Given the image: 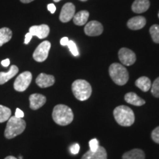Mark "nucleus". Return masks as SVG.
Wrapping results in <instances>:
<instances>
[{
    "label": "nucleus",
    "mask_w": 159,
    "mask_h": 159,
    "mask_svg": "<svg viewBox=\"0 0 159 159\" xmlns=\"http://www.w3.org/2000/svg\"><path fill=\"white\" fill-rule=\"evenodd\" d=\"M89 17V13L87 11H81L75 14L73 21L76 25L83 26L86 24Z\"/></svg>",
    "instance_id": "19"
},
{
    "label": "nucleus",
    "mask_w": 159,
    "mask_h": 159,
    "mask_svg": "<svg viewBox=\"0 0 159 159\" xmlns=\"http://www.w3.org/2000/svg\"><path fill=\"white\" fill-rule=\"evenodd\" d=\"M84 31L89 36H98L102 33L103 27L99 21H91L85 25Z\"/></svg>",
    "instance_id": "9"
},
{
    "label": "nucleus",
    "mask_w": 159,
    "mask_h": 159,
    "mask_svg": "<svg viewBox=\"0 0 159 159\" xmlns=\"http://www.w3.org/2000/svg\"><path fill=\"white\" fill-rule=\"evenodd\" d=\"M109 75L112 80L119 85L126 84L129 80V73L124 66L119 63H112L109 67Z\"/></svg>",
    "instance_id": "5"
},
{
    "label": "nucleus",
    "mask_w": 159,
    "mask_h": 159,
    "mask_svg": "<svg viewBox=\"0 0 159 159\" xmlns=\"http://www.w3.org/2000/svg\"><path fill=\"white\" fill-rule=\"evenodd\" d=\"M49 31V27L47 25H35L30 27L29 33H31L33 36H37L40 39H45L48 36Z\"/></svg>",
    "instance_id": "11"
},
{
    "label": "nucleus",
    "mask_w": 159,
    "mask_h": 159,
    "mask_svg": "<svg viewBox=\"0 0 159 159\" xmlns=\"http://www.w3.org/2000/svg\"><path fill=\"white\" fill-rule=\"evenodd\" d=\"M75 97L80 101L87 100L91 97L92 89L90 83L84 80H77L71 85Z\"/></svg>",
    "instance_id": "4"
},
{
    "label": "nucleus",
    "mask_w": 159,
    "mask_h": 159,
    "mask_svg": "<svg viewBox=\"0 0 159 159\" xmlns=\"http://www.w3.org/2000/svg\"><path fill=\"white\" fill-rule=\"evenodd\" d=\"M69 40L67 37H63L62 39H61V41H60V43H61V44L62 46H67L68 44Z\"/></svg>",
    "instance_id": "33"
},
{
    "label": "nucleus",
    "mask_w": 159,
    "mask_h": 159,
    "mask_svg": "<svg viewBox=\"0 0 159 159\" xmlns=\"http://www.w3.org/2000/svg\"><path fill=\"white\" fill-rule=\"evenodd\" d=\"M128 27L131 30H137L142 29L146 25V19L143 16H135L128 21Z\"/></svg>",
    "instance_id": "15"
},
{
    "label": "nucleus",
    "mask_w": 159,
    "mask_h": 159,
    "mask_svg": "<svg viewBox=\"0 0 159 159\" xmlns=\"http://www.w3.org/2000/svg\"><path fill=\"white\" fill-rule=\"evenodd\" d=\"M1 63L3 66L7 67L10 65V60L8 58H6L5 60H3V61L1 62Z\"/></svg>",
    "instance_id": "34"
},
{
    "label": "nucleus",
    "mask_w": 159,
    "mask_h": 159,
    "mask_svg": "<svg viewBox=\"0 0 159 159\" xmlns=\"http://www.w3.org/2000/svg\"><path fill=\"white\" fill-rule=\"evenodd\" d=\"M151 136H152V140H153L155 142L157 143V144H159V126L157 127L156 128H155L154 130H152Z\"/></svg>",
    "instance_id": "28"
},
{
    "label": "nucleus",
    "mask_w": 159,
    "mask_h": 159,
    "mask_svg": "<svg viewBox=\"0 0 159 159\" xmlns=\"http://www.w3.org/2000/svg\"><path fill=\"white\" fill-rule=\"evenodd\" d=\"M151 92L155 97L159 98V77L154 81L151 86Z\"/></svg>",
    "instance_id": "25"
},
{
    "label": "nucleus",
    "mask_w": 159,
    "mask_h": 159,
    "mask_svg": "<svg viewBox=\"0 0 159 159\" xmlns=\"http://www.w3.org/2000/svg\"><path fill=\"white\" fill-rule=\"evenodd\" d=\"M80 1H82V2H85V1H87V0H80Z\"/></svg>",
    "instance_id": "38"
},
{
    "label": "nucleus",
    "mask_w": 159,
    "mask_h": 159,
    "mask_svg": "<svg viewBox=\"0 0 159 159\" xmlns=\"http://www.w3.org/2000/svg\"><path fill=\"white\" fill-rule=\"evenodd\" d=\"M15 116L18 117V118H23V117L25 116V114H24V112L21 110V109L16 108L15 113Z\"/></svg>",
    "instance_id": "30"
},
{
    "label": "nucleus",
    "mask_w": 159,
    "mask_h": 159,
    "mask_svg": "<svg viewBox=\"0 0 159 159\" xmlns=\"http://www.w3.org/2000/svg\"><path fill=\"white\" fill-rule=\"evenodd\" d=\"M150 7L149 0H135L132 5V11L136 13H142Z\"/></svg>",
    "instance_id": "16"
},
{
    "label": "nucleus",
    "mask_w": 159,
    "mask_h": 159,
    "mask_svg": "<svg viewBox=\"0 0 159 159\" xmlns=\"http://www.w3.org/2000/svg\"><path fill=\"white\" fill-rule=\"evenodd\" d=\"M122 159H145V154L141 149H134L125 152Z\"/></svg>",
    "instance_id": "20"
},
{
    "label": "nucleus",
    "mask_w": 159,
    "mask_h": 159,
    "mask_svg": "<svg viewBox=\"0 0 159 159\" xmlns=\"http://www.w3.org/2000/svg\"><path fill=\"white\" fill-rule=\"evenodd\" d=\"M12 36H13V33L8 27L0 28V47L11 41Z\"/></svg>",
    "instance_id": "22"
},
{
    "label": "nucleus",
    "mask_w": 159,
    "mask_h": 159,
    "mask_svg": "<svg viewBox=\"0 0 159 159\" xmlns=\"http://www.w3.org/2000/svg\"><path fill=\"white\" fill-rule=\"evenodd\" d=\"M158 18H159V13H158Z\"/></svg>",
    "instance_id": "39"
},
{
    "label": "nucleus",
    "mask_w": 159,
    "mask_h": 159,
    "mask_svg": "<svg viewBox=\"0 0 159 159\" xmlns=\"http://www.w3.org/2000/svg\"><path fill=\"white\" fill-rule=\"evenodd\" d=\"M150 33L152 41L155 43H159V25H154L150 27Z\"/></svg>",
    "instance_id": "24"
},
{
    "label": "nucleus",
    "mask_w": 159,
    "mask_h": 159,
    "mask_svg": "<svg viewBox=\"0 0 159 159\" xmlns=\"http://www.w3.org/2000/svg\"><path fill=\"white\" fill-rule=\"evenodd\" d=\"M26 128V122L21 118L13 116L7 120V124L5 130L6 139H11L21 134Z\"/></svg>",
    "instance_id": "3"
},
{
    "label": "nucleus",
    "mask_w": 159,
    "mask_h": 159,
    "mask_svg": "<svg viewBox=\"0 0 159 159\" xmlns=\"http://www.w3.org/2000/svg\"><path fill=\"white\" fill-rule=\"evenodd\" d=\"M51 48V43L48 41H44L38 46L33 52V59L37 62H43L49 55V49Z\"/></svg>",
    "instance_id": "7"
},
{
    "label": "nucleus",
    "mask_w": 159,
    "mask_h": 159,
    "mask_svg": "<svg viewBox=\"0 0 159 159\" xmlns=\"http://www.w3.org/2000/svg\"><path fill=\"white\" fill-rule=\"evenodd\" d=\"M5 159H17V158H16V157H14V156H7V157H6V158H5Z\"/></svg>",
    "instance_id": "36"
},
{
    "label": "nucleus",
    "mask_w": 159,
    "mask_h": 159,
    "mask_svg": "<svg viewBox=\"0 0 159 159\" xmlns=\"http://www.w3.org/2000/svg\"><path fill=\"white\" fill-rule=\"evenodd\" d=\"M52 119L56 124L66 126L72 122L74 119V114L69 106L65 105H57L53 108Z\"/></svg>",
    "instance_id": "1"
},
{
    "label": "nucleus",
    "mask_w": 159,
    "mask_h": 159,
    "mask_svg": "<svg viewBox=\"0 0 159 159\" xmlns=\"http://www.w3.org/2000/svg\"><path fill=\"white\" fill-rule=\"evenodd\" d=\"M53 1L55 2H58L61 1V0H53Z\"/></svg>",
    "instance_id": "37"
},
{
    "label": "nucleus",
    "mask_w": 159,
    "mask_h": 159,
    "mask_svg": "<svg viewBox=\"0 0 159 159\" xmlns=\"http://www.w3.org/2000/svg\"><path fill=\"white\" fill-rule=\"evenodd\" d=\"M75 14V7L72 3H66L61 9L59 19L63 23L69 22Z\"/></svg>",
    "instance_id": "10"
},
{
    "label": "nucleus",
    "mask_w": 159,
    "mask_h": 159,
    "mask_svg": "<svg viewBox=\"0 0 159 159\" xmlns=\"http://www.w3.org/2000/svg\"><path fill=\"white\" fill-rule=\"evenodd\" d=\"M81 159H107V152L103 147L99 146L98 150L95 152L89 150L83 155Z\"/></svg>",
    "instance_id": "14"
},
{
    "label": "nucleus",
    "mask_w": 159,
    "mask_h": 159,
    "mask_svg": "<svg viewBox=\"0 0 159 159\" xmlns=\"http://www.w3.org/2000/svg\"><path fill=\"white\" fill-rule=\"evenodd\" d=\"M115 120L119 125L124 127L131 126L135 122V115L132 109L125 105L117 106L114 111Z\"/></svg>",
    "instance_id": "2"
},
{
    "label": "nucleus",
    "mask_w": 159,
    "mask_h": 159,
    "mask_svg": "<svg viewBox=\"0 0 159 159\" xmlns=\"http://www.w3.org/2000/svg\"><path fill=\"white\" fill-rule=\"evenodd\" d=\"M125 100L129 104L135 105V106H142L145 104L144 99L139 97L136 93L134 92H129L125 94Z\"/></svg>",
    "instance_id": "18"
},
{
    "label": "nucleus",
    "mask_w": 159,
    "mask_h": 159,
    "mask_svg": "<svg viewBox=\"0 0 159 159\" xmlns=\"http://www.w3.org/2000/svg\"><path fill=\"white\" fill-rule=\"evenodd\" d=\"M55 80L54 76L47 75L45 73H41L35 80V83L40 88H47L54 85Z\"/></svg>",
    "instance_id": "12"
},
{
    "label": "nucleus",
    "mask_w": 159,
    "mask_h": 159,
    "mask_svg": "<svg viewBox=\"0 0 159 159\" xmlns=\"http://www.w3.org/2000/svg\"><path fill=\"white\" fill-rule=\"evenodd\" d=\"M67 47H69V50H70L71 53L73 55H74V56H75V57L78 56L79 52H78V49H77L76 43H75V41H70V40H69L68 44H67Z\"/></svg>",
    "instance_id": "26"
},
{
    "label": "nucleus",
    "mask_w": 159,
    "mask_h": 159,
    "mask_svg": "<svg viewBox=\"0 0 159 159\" xmlns=\"http://www.w3.org/2000/svg\"><path fill=\"white\" fill-rule=\"evenodd\" d=\"M47 9L50 11L51 13H54L56 11V7H55L54 4H49V5H47Z\"/></svg>",
    "instance_id": "32"
},
{
    "label": "nucleus",
    "mask_w": 159,
    "mask_h": 159,
    "mask_svg": "<svg viewBox=\"0 0 159 159\" xmlns=\"http://www.w3.org/2000/svg\"><path fill=\"white\" fill-rule=\"evenodd\" d=\"M32 79H33V75L31 72L27 71L22 72L16 79L14 84H13V88L16 91H19V92L25 91L30 85Z\"/></svg>",
    "instance_id": "6"
},
{
    "label": "nucleus",
    "mask_w": 159,
    "mask_h": 159,
    "mask_svg": "<svg viewBox=\"0 0 159 159\" xmlns=\"http://www.w3.org/2000/svg\"><path fill=\"white\" fill-rule=\"evenodd\" d=\"M70 151L72 154H77L80 151V145L77 143L72 144L70 148Z\"/></svg>",
    "instance_id": "29"
},
{
    "label": "nucleus",
    "mask_w": 159,
    "mask_h": 159,
    "mask_svg": "<svg viewBox=\"0 0 159 159\" xmlns=\"http://www.w3.org/2000/svg\"><path fill=\"white\" fill-rule=\"evenodd\" d=\"M89 147H90V150L92 152H95L98 150L99 144V142L97 139H93L89 142Z\"/></svg>",
    "instance_id": "27"
},
{
    "label": "nucleus",
    "mask_w": 159,
    "mask_h": 159,
    "mask_svg": "<svg viewBox=\"0 0 159 159\" xmlns=\"http://www.w3.org/2000/svg\"><path fill=\"white\" fill-rule=\"evenodd\" d=\"M19 72V68L16 66H11L7 72H0V85L5 84L7 81L15 77Z\"/></svg>",
    "instance_id": "17"
},
{
    "label": "nucleus",
    "mask_w": 159,
    "mask_h": 159,
    "mask_svg": "<svg viewBox=\"0 0 159 159\" xmlns=\"http://www.w3.org/2000/svg\"><path fill=\"white\" fill-rule=\"evenodd\" d=\"M119 58L121 63L125 66H131L136 62V54L128 48H122L119 51Z\"/></svg>",
    "instance_id": "8"
},
{
    "label": "nucleus",
    "mask_w": 159,
    "mask_h": 159,
    "mask_svg": "<svg viewBox=\"0 0 159 159\" xmlns=\"http://www.w3.org/2000/svg\"><path fill=\"white\" fill-rule=\"evenodd\" d=\"M135 84H136V85L139 89H140L144 92L148 91L151 89V86H152V83H151L150 80L148 77L144 76L137 79Z\"/></svg>",
    "instance_id": "21"
},
{
    "label": "nucleus",
    "mask_w": 159,
    "mask_h": 159,
    "mask_svg": "<svg viewBox=\"0 0 159 159\" xmlns=\"http://www.w3.org/2000/svg\"><path fill=\"white\" fill-rule=\"evenodd\" d=\"M30 107L32 110H38L47 102L45 96L41 94H33L29 97Z\"/></svg>",
    "instance_id": "13"
},
{
    "label": "nucleus",
    "mask_w": 159,
    "mask_h": 159,
    "mask_svg": "<svg viewBox=\"0 0 159 159\" xmlns=\"http://www.w3.org/2000/svg\"><path fill=\"white\" fill-rule=\"evenodd\" d=\"M11 116V110L7 107L0 105V123L7 121Z\"/></svg>",
    "instance_id": "23"
},
{
    "label": "nucleus",
    "mask_w": 159,
    "mask_h": 159,
    "mask_svg": "<svg viewBox=\"0 0 159 159\" xmlns=\"http://www.w3.org/2000/svg\"><path fill=\"white\" fill-rule=\"evenodd\" d=\"M20 1H21L22 3H30L31 2L34 1V0H20Z\"/></svg>",
    "instance_id": "35"
},
{
    "label": "nucleus",
    "mask_w": 159,
    "mask_h": 159,
    "mask_svg": "<svg viewBox=\"0 0 159 159\" xmlns=\"http://www.w3.org/2000/svg\"><path fill=\"white\" fill-rule=\"evenodd\" d=\"M32 38H33V35H32L31 33H27V34L25 35V44H28L30 43V41H31Z\"/></svg>",
    "instance_id": "31"
}]
</instances>
